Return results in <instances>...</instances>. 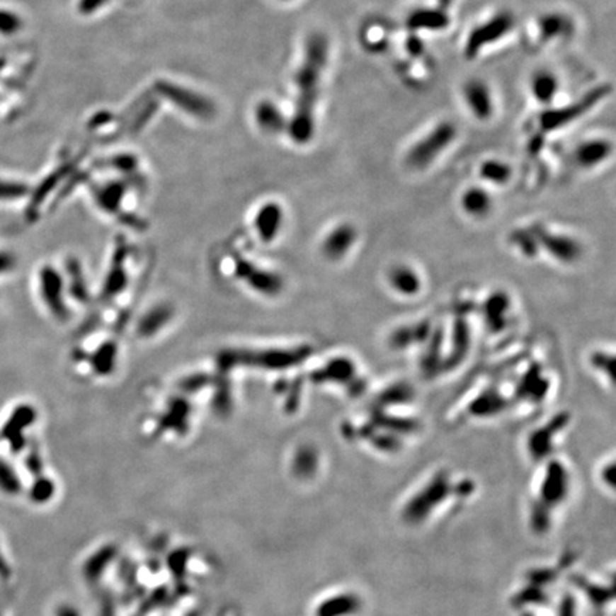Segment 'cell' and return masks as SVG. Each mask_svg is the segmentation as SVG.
Instances as JSON below:
<instances>
[{
    "label": "cell",
    "mask_w": 616,
    "mask_h": 616,
    "mask_svg": "<svg viewBox=\"0 0 616 616\" xmlns=\"http://www.w3.org/2000/svg\"><path fill=\"white\" fill-rule=\"evenodd\" d=\"M329 39L323 33L312 35L305 43L304 59L295 76L298 97L295 113L290 126L291 136L298 144L308 143L314 135L316 105L329 60Z\"/></svg>",
    "instance_id": "cell-1"
},
{
    "label": "cell",
    "mask_w": 616,
    "mask_h": 616,
    "mask_svg": "<svg viewBox=\"0 0 616 616\" xmlns=\"http://www.w3.org/2000/svg\"><path fill=\"white\" fill-rule=\"evenodd\" d=\"M458 127L450 120L437 123L430 132L420 137L405 154L409 169L421 171L433 166L457 140Z\"/></svg>",
    "instance_id": "cell-2"
},
{
    "label": "cell",
    "mask_w": 616,
    "mask_h": 616,
    "mask_svg": "<svg viewBox=\"0 0 616 616\" xmlns=\"http://www.w3.org/2000/svg\"><path fill=\"white\" fill-rule=\"evenodd\" d=\"M610 93L612 86L609 83L598 84L569 105L547 109L540 116V129L545 133H554L568 127L599 106L600 101L606 100Z\"/></svg>",
    "instance_id": "cell-3"
},
{
    "label": "cell",
    "mask_w": 616,
    "mask_h": 616,
    "mask_svg": "<svg viewBox=\"0 0 616 616\" xmlns=\"http://www.w3.org/2000/svg\"><path fill=\"white\" fill-rule=\"evenodd\" d=\"M517 19L509 11H499L485 22L469 30L464 43V56L467 60L477 59L484 50L499 43L513 29Z\"/></svg>",
    "instance_id": "cell-4"
},
{
    "label": "cell",
    "mask_w": 616,
    "mask_h": 616,
    "mask_svg": "<svg viewBox=\"0 0 616 616\" xmlns=\"http://www.w3.org/2000/svg\"><path fill=\"white\" fill-rule=\"evenodd\" d=\"M540 251L547 254L558 264L572 266L582 260L583 247L579 239L565 232H555L544 224L534 223Z\"/></svg>",
    "instance_id": "cell-5"
},
{
    "label": "cell",
    "mask_w": 616,
    "mask_h": 616,
    "mask_svg": "<svg viewBox=\"0 0 616 616\" xmlns=\"http://www.w3.org/2000/svg\"><path fill=\"white\" fill-rule=\"evenodd\" d=\"M360 240V232L351 222H341L333 226L321 241L323 256L333 263L346 260L355 249Z\"/></svg>",
    "instance_id": "cell-6"
},
{
    "label": "cell",
    "mask_w": 616,
    "mask_h": 616,
    "mask_svg": "<svg viewBox=\"0 0 616 616\" xmlns=\"http://www.w3.org/2000/svg\"><path fill=\"white\" fill-rule=\"evenodd\" d=\"M385 281L388 288L401 298H416L424 290V278L420 270L404 261L395 263L388 268Z\"/></svg>",
    "instance_id": "cell-7"
},
{
    "label": "cell",
    "mask_w": 616,
    "mask_h": 616,
    "mask_svg": "<svg viewBox=\"0 0 616 616\" xmlns=\"http://www.w3.org/2000/svg\"><path fill=\"white\" fill-rule=\"evenodd\" d=\"M462 98L469 113L479 122H488L495 113L491 87L482 79H471L462 87Z\"/></svg>",
    "instance_id": "cell-8"
},
{
    "label": "cell",
    "mask_w": 616,
    "mask_h": 616,
    "mask_svg": "<svg viewBox=\"0 0 616 616\" xmlns=\"http://www.w3.org/2000/svg\"><path fill=\"white\" fill-rule=\"evenodd\" d=\"M450 25H451L450 11H445L440 6L414 9L406 16L405 21L406 29L413 33L443 32L447 30Z\"/></svg>",
    "instance_id": "cell-9"
},
{
    "label": "cell",
    "mask_w": 616,
    "mask_h": 616,
    "mask_svg": "<svg viewBox=\"0 0 616 616\" xmlns=\"http://www.w3.org/2000/svg\"><path fill=\"white\" fill-rule=\"evenodd\" d=\"M460 207L468 219L484 220L494 209V198L485 186L474 184L461 193Z\"/></svg>",
    "instance_id": "cell-10"
},
{
    "label": "cell",
    "mask_w": 616,
    "mask_h": 616,
    "mask_svg": "<svg viewBox=\"0 0 616 616\" xmlns=\"http://www.w3.org/2000/svg\"><path fill=\"white\" fill-rule=\"evenodd\" d=\"M512 301L503 291L488 295L482 305V320L489 333H501L509 323Z\"/></svg>",
    "instance_id": "cell-11"
},
{
    "label": "cell",
    "mask_w": 616,
    "mask_h": 616,
    "mask_svg": "<svg viewBox=\"0 0 616 616\" xmlns=\"http://www.w3.org/2000/svg\"><path fill=\"white\" fill-rule=\"evenodd\" d=\"M613 153V144L605 137H592L576 146L575 163L583 170H592L603 164Z\"/></svg>",
    "instance_id": "cell-12"
},
{
    "label": "cell",
    "mask_w": 616,
    "mask_h": 616,
    "mask_svg": "<svg viewBox=\"0 0 616 616\" xmlns=\"http://www.w3.org/2000/svg\"><path fill=\"white\" fill-rule=\"evenodd\" d=\"M319 380L323 382H333L347 385L358 380L357 364L350 357H336L330 360L326 367L319 371Z\"/></svg>",
    "instance_id": "cell-13"
},
{
    "label": "cell",
    "mask_w": 616,
    "mask_h": 616,
    "mask_svg": "<svg viewBox=\"0 0 616 616\" xmlns=\"http://www.w3.org/2000/svg\"><path fill=\"white\" fill-rule=\"evenodd\" d=\"M538 33L541 40L544 42H554L562 38H566L572 33L574 23L569 16L561 12H548L540 16L538 23Z\"/></svg>",
    "instance_id": "cell-14"
},
{
    "label": "cell",
    "mask_w": 616,
    "mask_h": 616,
    "mask_svg": "<svg viewBox=\"0 0 616 616\" xmlns=\"http://www.w3.org/2000/svg\"><path fill=\"white\" fill-rule=\"evenodd\" d=\"M530 89L532 97L538 103L548 106L559 93V79L554 72L548 69H541L532 74Z\"/></svg>",
    "instance_id": "cell-15"
},
{
    "label": "cell",
    "mask_w": 616,
    "mask_h": 616,
    "mask_svg": "<svg viewBox=\"0 0 616 616\" xmlns=\"http://www.w3.org/2000/svg\"><path fill=\"white\" fill-rule=\"evenodd\" d=\"M257 232L264 241H271L277 237L283 226V212L278 204H266L258 212L256 220Z\"/></svg>",
    "instance_id": "cell-16"
},
{
    "label": "cell",
    "mask_w": 616,
    "mask_h": 616,
    "mask_svg": "<svg viewBox=\"0 0 616 616\" xmlns=\"http://www.w3.org/2000/svg\"><path fill=\"white\" fill-rule=\"evenodd\" d=\"M478 174H479L481 181H484L485 184L502 187L511 181L513 171H512L511 164L506 163L505 160L486 159L485 161L481 163Z\"/></svg>",
    "instance_id": "cell-17"
},
{
    "label": "cell",
    "mask_w": 616,
    "mask_h": 616,
    "mask_svg": "<svg viewBox=\"0 0 616 616\" xmlns=\"http://www.w3.org/2000/svg\"><path fill=\"white\" fill-rule=\"evenodd\" d=\"M565 424H566V420L562 416H559L558 418L551 421L544 428L535 430L532 433V435L530 438V450H531L534 458H542L547 452L551 451L552 438H554L555 433L561 431Z\"/></svg>",
    "instance_id": "cell-18"
},
{
    "label": "cell",
    "mask_w": 616,
    "mask_h": 616,
    "mask_svg": "<svg viewBox=\"0 0 616 616\" xmlns=\"http://www.w3.org/2000/svg\"><path fill=\"white\" fill-rule=\"evenodd\" d=\"M508 241L512 249L524 258H535L541 254L538 239L532 224L512 230Z\"/></svg>",
    "instance_id": "cell-19"
},
{
    "label": "cell",
    "mask_w": 616,
    "mask_h": 616,
    "mask_svg": "<svg viewBox=\"0 0 616 616\" xmlns=\"http://www.w3.org/2000/svg\"><path fill=\"white\" fill-rule=\"evenodd\" d=\"M42 288H43L45 300L47 301L49 307L56 314H59L63 310L62 297H60L62 287H60L59 277L50 268H46L42 273Z\"/></svg>",
    "instance_id": "cell-20"
},
{
    "label": "cell",
    "mask_w": 616,
    "mask_h": 616,
    "mask_svg": "<svg viewBox=\"0 0 616 616\" xmlns=\"http://www.w3.org/2000/svg\"><path fill=\"white\" fill-rule=\"evenodd\" d=\"M613 354L608 353L605 350H596L589 357V364L592 368H595L599 374L609 378L610 384H613Z\"/></svg>",
    "instance_id": "cell-21"
},
{
    "label": "cell",
    "mask_w": 616,
    "mask_h": 616,
    "mask_svg": "<svg viewBox=\"0 0 616 616\" xmlns=\"http://www.w3.org/2000/svg\"><path fill=\"white\" fill-rule=\"evenodd\" d=\"M263 112L266 115H263V125L266 127H268L273 132H277L280 129H283V116L281 113L274 108V106H263Z\"/></svg>",
    "instance_id": "cell-22"
},
{
    "label": "cell",
    "mask_w": 616,
    "mask_h": 616,
    "mask_svg": "<svg viewBox=\"0 0 616 616\" xmlns=\"http://www.w3.org/2000/svg\"><path fill=\"white\" fill-rule=\"evenodd\" d=\"M26 193V187L18 183H9L0 180V200H11L22 197Z\"/></svg>",
    "instance_id": "cell-23"
},
{
    "label": "cell",
    "mask_w": 616,
    "mask_h": 616,
    "mask_svg": "<svg viewBox=\"0 0 616 616\" xmlns=\"http://www.w3.org/2000/svg\"><path fill=\"white\" fill-rule=\"evenodd\" d=\"M21 28V21L16 15L9 13L6 11H0V32L9 35L16 32Z\"/></svg>",
    "instance_id": "cell-24"
},
{
    "label": "cell",
    "mask_w": 616,
    "mask_h": 616,
    "mask_svg": "<svg viewBox=\"0 0 616 616\" xmlns=\"http://www.w3.org/2000/svg\"><path fill=\"white\" fill-rule=\"evenodd\" d=\"M405 49L409 55L418 56V55L424 53V42L417 36V33H413V36H409V39L406 40Z\"/></svg>",
    "instance_id": "cell-25"
},
{
    "label": "cell",
    "mask_w": 616,
    "mask_h": 616,
    "mask_svg": "<svg viewBox=\"0 0 616 616\" xmlns=\"http://www.w3.org/2000/svg\"><path fill=\"white\" fill-rule=\"evenodd\" d=\"M12 264H13V260L9 254L0 253V273H5L8 270H11Z\"/></svg>",
    "instance_id": "cell-26"
},
{
    "label": "cell",
    "mask_w": 616,
    "mask_h": 616,
    "mask_svg": "<svg viewBox=\"0 0 616 616\" xmlns=\"http://www.w3.org/2000/svg\"><path fill=\"white\" fill-rule=\"evenodd\" d=\"M454 4H455V0H437V6H440L445 11H450Z\"/></svg>",
    "instance_id": "cell-27"
},
{
    "label": "cell",
    "mask_w": 616,
    "mask_h": 616,
    "mask_svg": "<svg viewBox=\"0 0 616 616\" xmlns=\"http://www.w3.org/2000/svg\"><path fill=\"white\" fill-rule=\"evenodd\" d=\"M6 572H8V568H6L5 562H4V558L0 557V575H5Z\"/></svg>",
    "instance_id": "cell-28"
},
{
    "label": "cell",
    "mask_w": 616,
    "mask_h": 616,
    "mask_svg": "<svg viewBox=\"0 0 616 616\" xmlns=\"http://www.w3.org/2000/svg\"><path fill=\"white\" fill-rule=\"evenodd\" d=\"M0 616H2V615H0Z\"/></svg>",
    "instance_id": "cell-29"
}]
</instances>
